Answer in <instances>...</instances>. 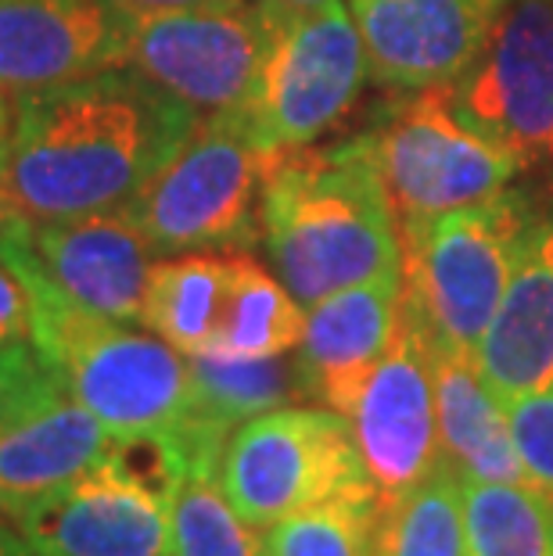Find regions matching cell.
<instances>
[{"mask_svg":"<svg viewBox=\"0 0 553 556\" xmlns=\"http://www.w3.org/2000/svg\"><path fill=\"white\" fill-rule=\"evenodd\" d=\"M431 388L445 464L461 481H528L503 402L481 381L475 356L431 345Z\"/></svg>","mask_w":553,"mask_h":556,"instance_id":"cell-18","label":"cell"},{"mask_svg":"<svg viewBox=\"0 0 553 556\" xmlns=\"http://www.w3.org/2000/svg\"><path fill=\"white\" fill-rule=\"evenodd\" d=\"M11 345H18V341H11ZM11 345H0V359L8 356V349H11Z\"/></svg>","mask_w":553,"mask_h":556,"instance_id":"cell-33","label":"cell"},{"mask_svg":"<svg viewBox=\"0 0 553 556\" xmlns=\"http://www.w3.org/2000/svg\"><path fill=\"white\" fill-rule=\"evenodd\" d=\"M302 330L305 309L280 277L266 274L249 252H227V299L213 349L249 359L288 356L299 349Z\"/></svg>","mask_w":553,"mask_h":556,"instance_id":"cell-21","label":"cell"},{"mask_svg":"<svg viewBox=\"0 0 553 556\" xmlns=\"http://www.w3.org/2000/svg\"><path fill=\"white\" fill-rule=\"evenodd\" d=\"M263 4L280 11V15H302V11L324 8V4H331V0H263Z\"/></svg>","mask_w":553,"mask_h":556,"instance_id":"cell-31","label":"cell"},{"mask_svg":"<svg viewBox=\"0 0 553 556\" xmlns=\"http://www.w3.org/2000/svg\"><path fill=\"white\" fill-rule=\"evenodd\" d=\"M259 238L302 309L352 283L403 274V241L363 137L269 162Z\"/></svg>","mask_w":553,"mask_h":556,"instance_id":"cell-2","label":"cell"},{"mask_svg":"<svg viewBox=\"0 0 553 556\" xmlns=\"http://www.w3.org/2000/svg\"><path fill=\"white\" fill-rule=\"evenodd\" d=\"M274 155L244 112L202 115L173 159L134 201L137 227L155 255L244 248L259 238V198Z\"/></svg>","mask_w":553,"mask_h":556,"instance_id":"cell-6","label":"cell"},{"mask_svg":"<svg viewBox=\"0 0 553 556\" xmlns=\"http://www.w3.org/2000/svg\"><path fill=\"white\" fill-rule=\"evenodd\" d=\"M367 76V51L341 0L302 15L277 11L274 40L244 119L274 159L310 148L345 119Z\"/></svg>","mask_w":553,"mask_h":556,"instance_id":"cell-9","label":"cell"},{"mask_svg":"<svg viewBox=\"0 0 553 556\" xmlns=\"http://www.w3.org/2000/svg\"><path fill=\"white\" fill-rule=\"evenodd\" d=\"M345 417L381 500L410 492L445 464L435 417L431 345L406 302L399 305L392 345Z\"/></svg>","mask_w":553,"mask_h":556,"instance_id":"cell-13","label":"cell"},{"mask_svg":"<svg viewBox=\"0 0 553 556\" xmlns=\"http://www.w3.org/2000/svg\"><path fill=\"white\" fill-rule=\"evenodd\" d=\"M467 556H553V495L528 481H461Z\"/></svg>","mask_w":553,"mask_h":556,"instance_id":"cell-22","label":"cell"},{"mask_svg":"<svg viewBox=\"0 0 553 556\" xmlns=\"http://www.w3.org/2000/svg\"><path fill=\"white\" fill-rule=\"evenodd\" d=\"M33 334V305L22 280L0 263V345L29 341Z\"/></svg>","mask_w":553,"mask_h":556,"instance_id":"cell-28","label":"cell"},{"mask_svg":"<svg viewBox=\"0 0 553 556\" xmlns=\"http://www.w3.org/2000/svg\"><path fill=\"white\" fill-rule=\"evenodd\" d=\"M456 109L517 159H553V0H503L478 62L453 83Z\"/></svg>","mask_w":553,"mask_h":556,"instance_id":"cell-11","label":"cell"},{"mask_svg":"<svg viewBox=\"0 0 553 556\" xmlns=\"http://www.w3.org/2000/svg\"><path fill=\"white\" fill-rule=\"evenodd\" d=\"M219 489L249 525L277 520L374 481L345 413L277 406L244 420L219 459Z\"/></svg>","mask_w":553,"mask_h":556,"instance_id":"cell-7","label":"cell"},{"mask_svg":"<svg viewBox=\"0 0 553 556\" xmlns=\"http://www.w3.org/2000/svg\"><path fill=\"white\" fill-rule=\"evenodd\" d=\"M115 438L68 392L26 413L0 434V517L22 510L73 484L109 456Z\"/></svg>","mask_w":553,"mask_h":556,"instance_id":"cell-17","label":"cell"},{"mask_svg":"<svg viewBox=\"0 0 553 556\" xmlns=\"http://www.w3.org/2000/svg\"><path fill=\"white\" fill-rule=\"evenodd\" d=\"M500 8L503 0H349L370 79L399 93L461 83Z\"/></svg>","mask_w":553,"mask_h":556,"instance_id":"cell-14","label":"cell"},{"mask_svg":"<svg viewBox=\"0 0 553 556\" xmlns=\"http://www.w3.org/2000/svg\"><path fill=\"white\" fill-rule=\"evenodd\" d=\"M187 363H191V413L184 424L216 442H230L244 420L288 406L302 395L296 363H285V356L249 359L205 349L187 356Z\"/></svg>","mask_w":553,"mask_h":556,"instance_id":"cell-19","label":"cell"},{"mask_svg":"<svg viewBox=\"0 0 553 556\" xmlns=\"http://www.w3.org/2000/svg\"><path fill=\"white\" fill-rule=\"evenodd\" d=\"M123 15H151V11H180V8H230L244 0H104Z\"/></svg>","mask_w":553,"mask_h":556,"instance_id":"cell-29","label":"cell"},{"mask_svg":"<svg viewBox=\"0 0 553 556\" xmlns=\"http://www.w3.org/2000/svg\"><path fill=\"white\" fill-rule=\"evenodd\" d=\"M155 248L134 212L109 208L76 219H0V263L26 266L79 309L140 324Z\"/></svg>","mask_w":553,"mask_h":556,"instance_id":"cell-10","label":"cell"},{"mask_svg":"<svg viewBox=\"0 0 553 556\" xmlns=\"http://www.w3.org/2000/svg\"><path fill=\"white\" fill-rule=\"evenodd\" d=\"M503 413L528 481L553 495V388L503 402Z\"/></svg>","mask_w":553,"mask_h":556,"instance_id":"cell-26","label":"cell"},{"mask_svg":"<svg viewBox=\"0 0 553 556\" xmlns=\"http://www.w3.org/2000/svg\"><path fill=\"white\" fill-rule=\"evenodd\" d=\"M8 266V263H4ZM29 291L33 349L65 392L115 442L173 434L191 413V363L159 334L79 309L26 266H8Z\"/></svg>","mask_w":553,"mask_h":556,"instance_id":"cell-3","label":"cell"},{"mask_svg":"<svg viewBox=\"0 0 553 556\" xmlns=\"http://www.w3.org/2000/svg\"><path fill=\"white\" fill-rule=\"evenodd\" d=\"M532 219V194L500 191L399 238L403 302L435 349L475 356L507 294Z\"/></svg>","mask_w":553,"mask_h":556,"instance_id":"cell-4","label":"cell"},{"mask_svg":"<svg viewBox=\"0 0 553 556\" xmlns=\"http://www.w3.org/2000/svg\"><path fill=\"white\" fill-rule=\"evenodd\" d=\"M8 126H11V101L4 98V93H0V148H4Z\"/></svg>","mask_w":553,"mask_h":556,"instance_id":"cell-32","label":"cell"},{"mask_svg":"<svg viewBox=\"0 0 553 556\" xmlns=\"http://www.w3.org/2000/svg\"><path fill=\"white\" fill-rule=\"evenodd\" d=\"M0 556H33L26 539L18 535V528L4 517H0Z\"/></svg>","mask_w":553,"mask_h":556,"instance_id":"cell-30","label":"cell"},{"mask_svg":"<svg viewBox=\"0 0 553 556\" xmlns=\"http://www.w3.org/2000/svg\"><path fill=\"white\" fill-rule=\"evenodd\" d=\"M274 26L277 11L263 0L123 15L120 68H134L194 115L244 112Z\"/></svg>","mask_w":553,"mask_h":556,"instance_id":"cell-8","label":"cell"},{"mask_svg":"<svg viewBox=\"0 0 553 556\" xmlns=\"http://www.w3.org/2000/svg\"><path fill=\"white\" fill-rule=\"evenodd\" d=\"M198 119L134 68L15 98L0 148V219L51 223L126 208Z\"/></svg>","mask_w":553,"mask_h":556,"instance_id":"cell-1","label":"cell"},{"mask_svg":"<svg viewBox=\"0 0 553 556\" xmlns=\"http://www.w3.org/2000/svg\"><path fill=\"white\" fill-rule=\"evenodd\" d=\"M123 11L104 0H0V93L8 101L120 68Z\"/></svg>","mask_w":553,"mask_h":556,"instance_id":"cell-15","label":"cell"},{"mask_svg":"<svg viewBox=\"0 0 553 556\" xmlns=\"http://www.w3.org/2000/svg\"><path fill=\"white\" fill-rule=\"evenodd\" d=\"M263 528L249 525L216 475H184L169 495V556H266Z\"/></svg>","mask_w":553,"mask_h":556,"instance_id":"cell-25","label":"cell"},{"mask_svg":"<svg viewBox=\"0 0 553 556\" xmlns=\"http://www.w3.org/2000/svg\"><path fill=\"white\" fill-rule=\"evenodd\" d=\"M403 274H385L327 294L305 309L296 374L305 399L349 413L399 327Z\"/></svg>","mask_w":553,"mask_h":556,"instance_id":"cell-16","label":"cell"},{"mask_svg":"<svg viewBox=\"0 0 553 556\" xmlns=\"http://www.w3.org/2000/svg\"><path fill=\"white\" fill-rule=\"evenodd\" d=\"M11 525L33 556H169V492L115 448Z\"/></svg>","mask_w":553,"mask_h":556,"instance_id":"cell-12","label":"cell"},{"mask_svg":"<svg viewBox=\"0 0 553 556\" xmlns=\"http://www.w3.org/2000/svg\"><path fill=\"white\" fill-rule=\"evenodd\" d=\"M65 392V384L58 381V374L47 366L33 341H18L8 349V356L0 359V434L11 424L22 420L26 413L43 406L47 399Z\"/></svg>","mask_w":553,"mask_h":556,"instance_id":"cell-27","label":"cell"},{"mask_svg":"<svg viewBox=\"0 0 553 556\" xmlns=\"http://www.w3.org/2000/svg\"><path fill=\"white\" fill-rule=\"evenodd\" d=\"M223 299H227V255L184 252L151 266L144 294V324L184 356L216 345Z\"/></svg>","mask_w":553,"mask_h":556,"instance_id":"cell-20","label":"cell"},{"mask_svg":"<svg viewBox=\"0 0 553 556\" xmlns=\"http://www.w3.org/2000/svg\"><path fill=\"white\" fill-rule=\"evenodd\" d=\"M381 492H345L266 528V556H378Z\"/></svg>","mask_w":553,"mask_h":556,"instance_id":"cell-24","label":"cell"},{"mask_svg":"<svg viewBox=\"0 0 553 556\" xmlns=\"http://www.w3.org/2000/svg\"><path fill=\"white\" fill-rule=\"evenodd\" d=\"M378 556H467L464 484L450 464L410 492L381 500Z\"/></svg>","mask_w":553,"mask_h":556,"instance_id":"cell-23","label":"cell"},{"mask_svg":"<svg viewBox=\"0 0 553 556\" xmlns=\"http://www.w3.org/2000/svg\"><path fill=\"white\" fill-rule=\"evenodd\" d=\"M360 137L378 165L399 238L442 212L497 198L521 169L511 148L464 119L453 87L414 90Z\"/></svg>","mask_w":553,"mask_h":556,"instance_id":"cell-5","label":"cell"}]
</instances>
